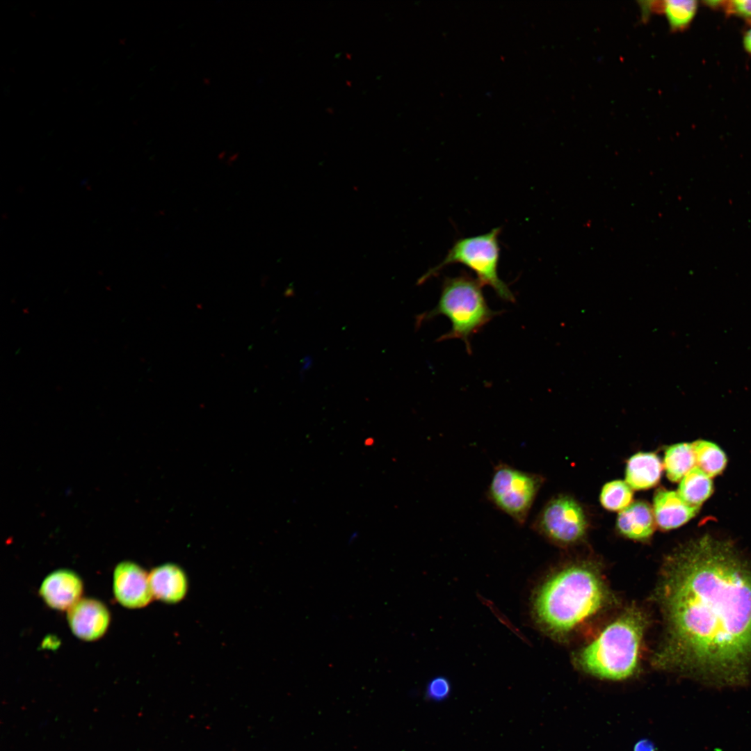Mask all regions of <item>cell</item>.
<instances>
[{"label": "cell", "mask_w": 751, "mask_h": 751, "mask_svg": "<svg viewBox=\"0 0 751 751\" xmlns=\"http://www.w3.org/2000/svg\"><path fill=\"white\" fill-rule=\"evenodd\" d=\"M153 597L168 604L181 601L188 590L187 576L179 566L165 563L152 570L149 574Z\"/></svg>", "instance_id": "12"}, {"label": "cell", "mask_w": 751, "mask_h": 751, "mask_svg": "<svg viewBox=\"0 0 751 751\" xmlns=\"http://www.w3.org/2000/svg\"><path fill=\"white\" fill-rule=\"evenodd\" d=\"M542 483L538 474L501 463L494 469L487 496L496 508L523 525Z\"/></svg>", "instance_id": "6"}, {"label": "cell", "mask_w": 751, "mask_h": 751, "mask_svg": "<svg viewBox=\"0 0 751 751\" xmlns=\"http://www.w3.org/2000/svg\"><path fill=\"white\" fill-rule=\"evenodd\" d=\"M663 466L654 453L639 452L632 455L626 467L627 483L634 490H647L658 483Z\"/></svg>", "instance_id": "14"}, {"label": "cell", "mask_w": 751, "mask_h": 751, "mask_svg": "<svg viewBox=\"0 0 751 751\" xmlns=\"http://www.w3.org/2000/svg\"><path fill=\"white\" fill-rule=\"evenodd\" d=\"M697 10V1L694 0L665 1L664 10L669 26L672 31L687 28Z\"/></svg>", "instance_id": "18"}, {"label": "cell", "mask_w": 751, "mask_h": 751, "mask_svg": "<svg viewBox=\"0 0 751 751\" xmlns=\"http://www.w3.org/2000/svg\"><path fill=\"white\" fill-rule=\"evenodd\" d=\"M113 590L117 601L128 608L145 607L154 597L149 574L131 561L121 562L115 567Z\"/></svg>", "instance_id": "8"}, {"label": "cell", "mask_w": 751, "mask_h": 751, "mask_svg": "<svg viewBox=\"0 0 751 751\" xmlns=\"http://www.w3.org/2000/svg\"><path fill=\"white\" fill-rule=\"evenodd\" d=\"M606 599L598 574L585 566H572L548 579L533 602L536 620L554 634L565 633L597 613Z\"/></svg>", "instance_id": "2"}, {"label": "cell", "mask_w": 751, "mask_h": 751, "mask_svg": "<svg viewBox=\"0 0 751 751\" xmlns=\"http://www.w3.org/2000/svg\"><path fill=\"white\" fill-rule=\"evenodd\" d=\"M698 510L687 504L677 492L661 488L654 494L653 512L658 526L663 530L681 526Z\"/></svg>", "instance_id": "11"}, {"label": "cell", "mask_w": 751, "mask_h": 751, "mask_svg": "<svg viewBox=\"0 0 751 751\" xmlns=\"http://www.w3.org/2000/svg\"><path fill=\"white\" fill-rule=\"evenodd\" d=\"M654 743L647 739L638 741L633 747V751H656Z\"/></svg>", "instance_id": "23"}, {"label": "cell", "mask_w": 751, "mask_h": 751, "mask_svg": "<svg viewBox=\"0 0 751 751\" xmlns=\"http://www.w3.org/2000/svg\"><path fill=\"white\" fill-rule=\"evenodd\" d=\"M712 492L711 478L697 467L693 468L681 478L678 491L687 504L697 508Z\"/></svg>", "instance_id": "15"}, {"label": "cell", "mask_w": 751, "mask_h": 751, "mask_svg": "<svg viewBox=\"0 0 751 751\" xmlns=\"http://www.w3.org/2000/svg\"><path fill=\"white\" fill-rule=\"evenodd\" d=\"M662 599L668 637L655 656L673 668L723 684L751 670V567L729 542L704 536L669 563Z\"/></svg>", "instance_id": "1"}, {"label": "cell", "mask_w": 751, "mask_h": 751, "mask_svg": "<svg viewBox=\"0 0 751 751\" xmlns=\"http://www.w3.org/2000/svg\"><path fill=\"white\" fill-rule=\"evenodd\" d=\"M587 527L582 507L567 495H558L550 500L533 524V528L540 533L560 544L579 540L584 536Z\"/></svg>", "instance_id": "7"}, {"label": "cell", "mask_w": 751, "mask_h": 751, "mask_svg": "<svg viewBox=\"0 0 751 751\" xmlns=\"http://www.w3.org/2000/svg\"><path fill=\"white\" fill-rule=\"evenodd\" d=\"M743 44L745 51L751 54V28L745 33L743 38Z\"/></svg>", "instance_id": "24"}, {"label": "cell", "mask_w": 751, "mask_h": 751, "mask_svg": "<svg viewBox=\"0 0 751 751\" xmlns=\"http://www.w3.org/2000/svg\"><path fill=\"white\" fill-rule=\"evenodd\" d=\"M67 613L70 628L74 636L85 641L102 638L110 624V613L100 601L81 598Z\"/></svg>", "instance_id": "9"}, {"label": "cell", "mask_w": 751, "mask_h": 751, "mask_svg": "<svg viewBox=\"0 0 751 751\" xmlns=\"http://www.w3.org/2000/svg\"><path fill=\"white\" fill-rule=\"evenodd\" d=\"M642 17L646 19L650 14L664 10L665 1H643L639 2Z\"/></svg>", "instance_id": "22"}, {"label": "cell", "mask_w": 751, "mask_h": 751, "mask_svg": "<svg viewBox=\"0 0 751 751\" xmlns=\"http://www.w3.org/2000/svg\"><path fill=\"white\" fill-rule=\"evenodd\" d=\"M667 477L677 482L696 465L693 446L689 443H679L667 448L664 456Z\"/></svg>", "instance_id": "16"}, {"label": "cell", "mask_w": 751, "mask_h": 751, "mask_svg": "<svg viewBox=\"0 0 751 751\" xmlns=\"http://www.w3.org/2000/svg\"><path fill=\"white\" fill-rule=\"evenodd\" d=\"M645 620L642 615L631 611L609 624L578 656L579 665L587 672L601 679H624L635 672Z\"/></svg>", "instance_id": "3"}, {"label": "cell", "mask_w": 751, "mask_h": 751, "mask_svg": "<svg viewBox=\"0 0 751 751\" xmlns=\"http://www.w3.org/2000/svg\"><path fill=\"white\" fill-rule=\"evenodd\" d=\"M696 467L712 478L722 471L727 463V458L722 450L714 443L697 440L692 443Z\"/></svg>", "instance_id": "17"}, {"label": "cell", "mask_w": 751, "mask_h": 751, "mask_svg": "<svg viewBox=\"0 0 751 751\" xmlns=\"http://www.w3.org/2000/svg\"><path fill=\"white\" fill-rule=\"evenodd\" d=\"M83 582L74 572L60 569L49 574L42 582L39 593L51 608L67 611L81 598Z\"/></svg>", "instance_id": "10"}, {"label": "cell", "mask_w": 751, "mask_h": 751, "mask_svg": "<svg viewBox=\"0 0 751 751\" xmlns=\"http://www.w3.org/2000/svg\"><path fill=\"white\" fill-rule=\"evenodd\" d=\"M450 692V685L448 681L442 677L433 679L428 685L426 695L429 698L434 700H440L445 698Z\"/></svg>", "instance_id": "21"}, {"label": "cell", "mask_w": 751, "mask_h": 751, "mask_svg": "<svg viewBox=\"0 0 751 751\" xmlns=\"http://www.w3.org/2000/svg\"><path fill=\"white\" fill-rule=\"evenodd\" d=\"M723 9L728 15H736L751 24V0L726 1Z\"/></svg>", "instance_id": "20"}, {"label": "cell", "mask_w": 751, "mask_h": 751, "mask_svg": "<svg viewBox=\"0 0 751 751\" xmlns=\"http://www.w3.org/2000/svg\"><path fill=\"white\" fill-rule=\"evenodd\" d=\"M483 286L467 273L456 277H446L442 286L439 302L428 312L417 317L416 326L439 315L447 317L451 323L450 331L438 341L458 339L462 340L468 353H471L470 339L500 312L492 310L485 298Z\"/></svg>", "instance_id": "4"}, {"label": "cell", "mask_w": 751, "mask_h": 751, "mask_svg": "<svg viewBox=\"0 0 751 751\" xmlns=\"http://www.w3.org/2000/svg\"><path fill=\"white\" fill-rule=\"evenodd\" d=\"M654 519L653 510L647 502L635 501L619 513L617 528L628 538L647 540L654 533Z\"/></svg>", "instance_id": "13"}, {"label": "cell", "mask_w": 751, "mask_h": 751, "mask_svg": "<svg viewBox=\"0 0 751 751\" xmlns=\"http://www.w3.org/2000/svg\"><path fill=\"white\" fill-rule=\"evenodd\" d=\"M632 499L631 487L626 482L620 480L606 483L600 496L601 505L612 511L622 510L631 504Z\"/></svg>", "instance_id": "19"}, {"label": "cell", "mask_w": 751, "mask_h": 751, "mask_svg": "<svg viewBox=\"0 0 751 751\" xmlns=\"http://www.w3.org/2000/svg\"><path fill=\"white\" fill-rule=\"evenodd\" d=\"M500 232L501 228L496 227L483 234L457 240L444 259L426 273L418 283L421 284L436 275L448 265L461 264L476 275L477 280L483 286H490L500 298L505 301L515 302L514 294L498 275L500 257L498 239Z\"/></svg>", "instance_id": "5"}]
</instances>
